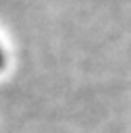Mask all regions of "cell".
<instances>
[{
    "instance_id": "cell-1",
    "label": "cell",
    "mask_w": 131,
    "mask_h": 133,
    "mask_svg": "<svg viewBox=\"0 0 131 133\" xmlns=\"http://www.w3.org/2000/svg\"><path fill=\"white\" fill-rule=\"evenodd\" d=\"M2 64H4V50H2V46H0V69H2Z\"/></svg>"
}]
</instances>
